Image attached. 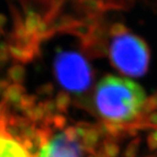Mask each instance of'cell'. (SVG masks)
Returning <instances> with one entry per match:
<instances>
[{
	"label": "cell",
	"mask_w": 157,
	"mask_h": 157,
	"mask_svg": "<svg viewBox=\"0 0 157 157\" xmlns=\"http://www.w3.org/2000/svg\"><path fill=\"white\" fill-rule=\"evenodd\" d=\"M83 136L78 129L58 132L44 141L35 157H83Z\"/></svg>",
	"instance_id": "cell-4"
},
{
	"label": "cell",
	"mask_w": 157,
	"mask_h": 157,
	"mask_svg": "<svg viewBox=\"0 0 157 157\" xmlns=\"http://www.w3.org/2000/svg\"><path fill=\"white\" fill-rule=\"evenodd\" d=\"M57 80L65 89L73 93L83 92L92 80L90 66L84 58L75 52H62L55 61Z\"/></svg>",
	"instance_id": "cell-3"
},
{
	"label": "cell",
	"mask_w": 157,
	"mask_h": 157,
	"mask_svg": "<svg viewBox=\"0 0 157 157\" xmlns=\"http://www.w3.org/2000/svg\"><path fill=\"white\" fill-rule=\"evenodd\" d=\"M94 103L98 115L110 124H126L142 113L147 96L133 81L109 75L97 84Z\"/></svg>",
	"instance_id": "cell-1"
},
{
	"label": "cell",
	"mask_w": 157,
	"mask_h": 157,
	"mask_svg": "<svg viewBox=\"0 0 157 157\" xmlns=\"http://www.w3.org/2000/svg\"><path fill=\"white\" fill-rule=\"evenodd\" d=\"M110 61L115 68L130 77L143 76L148 69L150 51L140 37L129 31H118L109 48Z\"/></svg>",
	"instance_id": "cell-2"
},
{
	"label": "cell",
	"mask_w": 157,
	"mask_h": 157,
	"mask_svg": "<svg viewBox=\"0 0 157 157\" xmlns=\"http://www.w3.org/2000/svg\"><path fill=\"white\" fill-rule=\"evenodd\" d=\"M0 157H33L26 144L10 130L4 118H0Z\"/></svg>",
	"instance_id": "cell-5"
}]
</instances>
